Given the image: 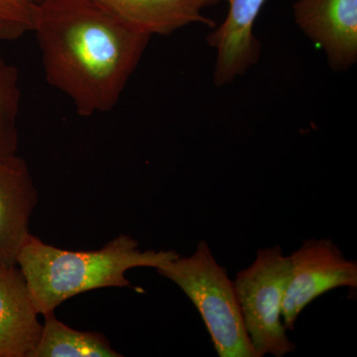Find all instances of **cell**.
Segmentation results:
<instances>
[{"label": "cell", "mask_w": 357, "mask_h": 357, "mask_svg": "<svg viewBox=\"0 0 357 357\" xmlns=\"http://www.w3.org/2000/svg\"><path fill=\"white\" fill-rule=\"evenodd\" d=\"M20 100L18 70L0 54V156L17 154Z\"/></svg>", "instance_id": "12"}, {"label": "cell", "mask_w": 357, "mask_h": 357, "mask_svg": "<svg viewBox=\"0 0 357 357\" xmlns=\"http://www.w3.org/2000/svg\"><path fill=\"white\" fill-rule=\"evenodd\" d=\"M24 276L17 265L0 266V357H31L41 338Z\"/></svg>", "instance_id": "9"}, {"label": "cell", "mask_w": 357, "mask_h": 357, "mask_svg": "<svg viewBox=\"0 0 357 357\" xmlns=\"http://www.w3.org/2000/svg\"><path fill=\"white\" fill-rule=\"evenodd\" d=\"M290 275V261L281 246L257 249L255 262L234 281L244 328L256 357H284L297 345L288 337L282 306Z\"/></svg>", "instance_id": "4"}, {"label": "cell", "mask_w": 357, "mask_h": 357, "mask_svg": "<svg viewBox=\"0 0 357 357\" xmlns=\"http://www.w3.org/2000/svg\"><path fill=\"white\" fill-rule=\"evenodd\" d=\"M38 192L24 159L0 156V266H15L21 249L31 236L30 220Z\"/></svg>", "instance_id": "7"}, {"label": "cell", "mask_w": 357, "mask_h": 357, "mask_svg": "<svg viewBox=\"0 0 357 357\" xmlns=\"http://www.w3.org/2000/svg\"><path fill=\"white\" fill-rule=\"evenodd\" d=\"M36 8L35 0H0V42L32 32Z\"/></svg>", "instance_id": "13"}, {"label": "cell", "mask_w": 357, "mask_h": 357, "mask_svg": "<svg viewBox=\"0 0 357 357\" xmlns=\"http://www.w3.org/2000/svg\"><path fill=\"white\" fill-rule=\"evenodd\" d=\"M180 255L174 250L142 251L133 237L121 234L96 250H68L30 236L17 266L39 314L55 312L66 301L102 288L131 287L126 272L132 268L163 266Z\"/></svg>", "instance_id": "2"}, {"label": "cell", "mask_w": 357, "mask_h": 357, "mask_svg": "<svg viewBox=\"0 0 357 357\" xmlns=\"http://www.w3.org/2000/svg\"><path fill=\"white\" fill-rule=\"evenodd\" d=\"M43 331L31 357H121L109 340L98 332H81L56 318L45 314Z\"/></svg>", "instance_id": "11"}, {"label": "cell", "mask_w": 357, "mask_h": 357, "mask_svg": "<svg viewBox=\"0 0 357 357\" xmlns=\"http://www.w3.org/2000/svg\"><path fill=\"white\" fill-rule=\"evenodd\" d=\"M290 275L282 306L286 331L295 330L303 310L319 296L340 287L357 288V263L328 238H311L288 256Z\"/></svg>", "instance_id": "5"}, {"label": "cell", "mask_w": 357, "mask_h": 357, "mask_svg": "<svg viewBox=\"0 0 357 357\" xmlns=\"http://www.w3.org/2000/svg\"><path fill=\"white\" fill-rule=\"evenodd\" d=\"M44 0H35V2H36L37 4L41 3V2H43Z\"/></svg>", "instance_id": "14"}, {"label": "cell", "mask_w": 357, "mask_h": 357, "mask_svg": "<svg viewBox=\"0 0 357 357\" xmlns=\"http://www.w3.org/2000/svg\"><path fill=\"white\" fill-rule=\"evenodd\" d=\"M32 32L47 83L84 117L114 109L151 38L96 0H44Z\"/></svg>", "instance_id": "1"}, {"label": "cell", "mask_w": 357, "mask_h": 357, "mask_svg": "<svg viewBox=\"0 0 357 357\" xmlns=\"http://www.w3.org/2000/svg\"><path fill=\"white\" fill-rule=\"evenodd\" d=\"M294 15L333 69L345 70L356 62L357 0H298Z\"/></svg>", "instance_id": "6"}, {"label": "cell", "mask_w": 357, "mask_h": 357, "mask_svg": "<svg viewBox=\"0 0 357 357\" xmlns=\"http://www.w3.org/2000/svg\"><path fill=\"white\" fill-rule=\"evenodd\" d=\"M229 4L227 18L208 37L217 52L213 79L218 86L232 83L259 60L260 43L253 27L266 0H213Z\"/></svg>", "instance_id": "8"}, {"label": "cell", "mask_w": 357, "mask_h": 357, "mask_svg": "<svg viewBox=\"0 0 357 357\" xmlns=\"http://www.w3.org/2000/svg\"><path fill=\"white\" fill-rule=\"evenodd\" d=\"M156 270L175 283L198 310L218 356L256 357L234 281L206 241H199L191 256L178 255Z\"/></svg>", "instance_id": "3"}, {"label": "cell", "mask_w": 357, "mask_h": 357, "mask_svg": "<svg viewBox=\"0 0 357 357\" xmlns=\"http://www.w3.org/2000/svg\"><path fill=\"white\" fill-rule=\"evenodd\" d=\"M116 17L137 31L153 35H170L181 28L204 23L213 25L203 10L215 4L213 0H96Z\"/></svg>", "instance_id": "10"}]
</instances>
